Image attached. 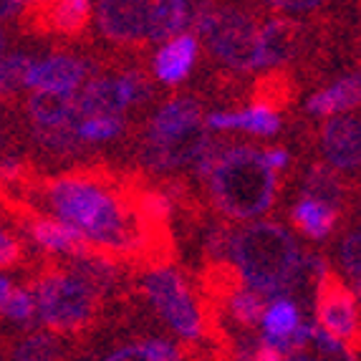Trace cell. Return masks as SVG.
Here are the masks:
<instances>
[{
    "instance_id": "d4e9b609",
    "label": "cell",
    "mask_w": 361,
    "mask_h": 361,
    "mask_svg": "<svg viewBox=\"0 0 361 361\" xmlns=\"http://www.w3.org/2000/svg\"><path fill=\"white\" fill-rule=\"evenodd\" d=\"M33 137L36 142L51 154L59 157H71V154H81L86 147V142L76 134L73 127V114L68 121L63 124H56V127H33Z\"/></svg>"
},
{
    "instance_id": "4fadbf2b",
    "label": "cell",
    "mask_w": 361,
    "mask_h": 361,
    "mask_svg": "<svg viewBox=\"0 0 361 361\" xmlns=\"http://www.w3.org/2000/svg\"><path fill=\"white\" fill-rule=\"evenodd\" d=\"M303 46V25L288 18H271L258 30V68H283Z\"/></svg>"
},
{
    "instance_id": "ab89813d",
    "label": "cell",
    "mask_w": 361,
    "mask_h": 361,
    "mask_svg": "<svg viewBox=\"0 0 361 361\" xmlns=\"http://www.w3.org/2000/svg\"><path fill=\"white\" fill-rule=\"evenodd\" d=\"M8 290H11V283H8L6 278H0V306H3V301H6Z\"/></svg>"
},
{
    "instance_id": "7bdbcfd3",
    "label": "cell",
    "mask_w": 361,
    "mask_h": 361,
    "mask_svg": "<svg viewBox=\"0 0 361 361\" xmlns=\"http://www.w3.org/2000/svg\"><path fill=\"white\" fill-rule=\"evenodd\" d=\"M6 240H8V235L3 233V230H0V245H3V243H6Z\"/></svg>"
},
{
    "instance_id": "d6a6232c",
    "label": "cell",
    "mask_w": 361,
    "mask_h": 361,
    "mask_svg": "<svg viewBox=\"0 0 361 361\" xmlns=\"http://www.w3.org/2000/svg\"><path fill=\"white\" fill-rule=\"evenodd\" d=\"M175 3H177V8H180L182 28H185V33L195 36V30H197L200 20L210 13L212 0H175Z\"/></svg>"
},
{
    "instance_id": "d590c367",
    "label": "cell",
    "mask_w": 361,
    "mask_h": 361,
    "mask_svg": "<svg viewBox=\"0 0 361 361\" xmlns=\"http://www.w3.org/2000/svg\"><path fill=\"white\" fill-rule=\"evenodd\" d=\"M106 361H159V359H154V356L147 351L145 343H142V346H127V349L114 351Z\"/></svg>"
},
{
    "instance_id": "8fae6325",
    "label": "cell",
    "mask_w": 361,
    "mask_h": 361,
    "mask_svg": "<svg viewBox=\"0 0 361 361\" xmlns=\"http://www.w3.org/2000/svg\"><path fill=\"white\" fill-rule=\"evenodd\" d=\"M16 220L28 230V235L38 245L51 250V253H66V255H71V258H84V255L94 253V247L89 245V240H86L78 230H73L71 225H66V223H61V220H51V217H46L43 212L33 210L30 202L25 205V210L20 212Z\"/></svg>"
},
{
    "instance_id": "f546056e",
    "label": "cell",
    "mask_w": 361,
    "mask_h": 361,
    "mask_svg": "<svg viewBox=\"0 0 361 361\" xmlns=\"http://www.w3.org/2000/svg\"><path fill=\"white\" fill-rule=\"evenodd\" d=\"M0 311H3L6 319L16 321V324H28L33 319V313H36V298L25 288H11Z\"/></svg>"
},
{
    "instance_id": "603a6c76",
    "label": "cell",
    "mask_w": 361,
    "mask_h": 361,
    "mask_svg": "<svg viewBox=\"0 0 361 361\" xmlns=\"http://www.w3.org/2000/svg\"><path fill=\"white\" fill-rule=\"evenodd\" d=\"M306 197L319 200L324 205L341 212L346 207V187L329 164H313L306 177Z\"/></svg>"
},
{
    "instance_id": "74e56055",
    "label": "cell",
    "mask_w": 361,
    "mask_h": 361,
    "mask_svg": "<svg viewBox=\"0 0 361 361\" xmlns=\"http://www.w3.org/2000/svg\"><path fill=\"white\" fill-rule=\"evenodd\" d=\"M253 361H288V356H286L281 349H276V346L263 341L253 349Z\"/></svg>"
},
{
    "instance_id": "44dd1931",
    "label": "cell",
    "mask_w": 361,
    "mask_h": 361,
    "mask_svg": "<svg viewBox=\"0 0 361 361\" xmlns=\"http://www.w3.org/2000/svg\"><path fill=\"white\" fill-rule=\"evenodd\" d=\"M338 217H341V212H336L334 207L324 205V202L311 200V197H303L301 202L293 207V212H290L293 225L301 230L306 238H311V240H324V238H329V235L334 233V228H336Z\"/></svg>"
},
{
    "instance_id": "2e32d148",
    "label": "cell",
    "mask_w": 361,
    "mask_h": 361,
    "mask_svg": "<svg viewBox=\"0 0 361 361\" xmlns=\"http://www.w3.org/2000/svg\"><path fill=\"white\" fill-rule=\"evenodd\" d=\"M205 127L215 129V132L243 129V132L258 134V137H273L281 129V116L263 106H250L245 111H212L207 114Z\"/></svg>"
},
{
    "instance_id": "e575fe53",
    "label": "cell",
    "mask_w": 361,
    "mask_h": 361,
    "mask_svg": "<svg viewBox=\"0 0 361 361\" xmlns=\"http://www.w3.org/2000/svg\"><path fill=\"white\" fill-rule=\"evenodd\" d=\"M20 258H23V245H20L16 238H11V235H8V240L0 245V271L18 265Z\"/></svg>"
},
{
    "instance_id": "8d00e7d4",
    "label": "cell",
    "mask_w": 361,
    "mask_h": 361,
    "mask_svg": "<svg viewBox=\"0 0 361 361\" xmlns=\"http://www.w3.org/2000/svg\"><path fill=\"white\" fill-rule=\"evenodd\" d=\"M263 154V162L268 164V167L273 169V172H283L286 167H288V162H290V157H288V152L286 149H265V152H260Z\"/></svg>"
},
{
    "instance_id": "d6986e66",
    "label": "cell",
    "mask_w": 361,
    "mask_h": 361,
    "mask_svg": "<svg viewBox=\"0 0 361 361\" xmlns=\"http://www.w3.org/2000/svg\"><path fill=\"white\" fill-rule=\"evenodd\" d=\"M76 94L71 91L36 89L28 97V114L36 121V127H56L71 119Z\"/></svg>"
},
{
    "instance_id": "7402d4cb",
    "label": "cell",
    "mask_w": 361,
    "mask_h": 361,
    "mask_svg": "<svg viewBox=\"0 0 361 361\" xmlns=\"http://www.w3.org/2000/svg\"><path fill=\"white\" fill-rule=\"evenodd\" d=\"M202 102L195 97H175L172 102L164 104L157 116L152 119L149 129L147 134H167V132H175L180 127H187V124H192V121H202Z\"/></svg>"
},
{
    "instance_id": "e0dca14e",
    "label": "cell",
    "mask_w": 361,
    "mask_h": 361,
    "mask_svg": "<svg viewBox=\"0 0 361 361\" xmlns=\"http://www.w3.org/2000/svg\"><path fill=\"white\" fill-rule=\"evenodd\" d=\"M359 97H361V81L359 73H351V76H341L336 84H331L329 89L319 91L308 99L306 109L311 116H331L346 114L349 109L359 106Z\"/></svg>"
},
{
    "instance_id": "4dcf8cb0",
    "label": "cell",
    "mask_w": 361,
    "mask_h": 361,
    "mask_svg": "<svg viewBox=\"0 0 361 361\" xmlns=\"http://www.w3.org/2000/svg\"><path fill=\"white\" fill-rule=\"evenodd\" d=\"M36 177V169L30 167V162L18 159V157H3L0 159V185H20L25 187Z\"/></svg>"
},
{
    "instance_id": "1f68e13d",
    "label": "cell",
    "mask_w": 361,
    "mask_h": 361,
    "mask_svg": "<svg viewBox=\"0 0 361 361\" xmlns=\"http://www.w3.org/2000/svg\"><path fill=\"white\" fill-rule=\"evenodd\" d=\"M341 263L346 268V273L351 276L354 290L359 293V281H361V253H359V233L351 230V235L343 238L341 245Z\"/></svg>"
},
{
    "instance_id": "9a60e30c",
    "label": "cell",
    "mask_w": 361,
    "mask_h": 361,
    "mask_svg": "<svg viewBox=\"0 0 361 361\" xmlns=\"http://www.w3.org/2000/svg\"><path fill=\"white\" fill-rule=\"evenodd\" d=\"M197 38L190 33H180V36L169 38L162 43L159 54L154 56V73L162 84H180L185 81L187 73L192 71L195 59H197Z\"/></svg>"
},
{
    "instance_id": "8992f818",
    "label": "cell",
    "mask_w": 361,
    "mask_h": 361,
    "mask_svg": "<svg viewBox=\"0 0 361 361\" xmlns=\"http://www.w3.org/2000/svg\"><path fill=\"white\" fill-rule=\"evenodd\" d=\"M145 290L167 321L182 338L197 341L202 336V313L187 288L182 273L172 268H154L145 276Z\"/></svg>"
},
{
    "instance_id": "52a82bcc",
    "label": "cell",
    "mask_w": 361,
    "mask_h": 361,
    "mask_svg": "<svg viewBox=\"0 0 361 361\" xmlns=\"http://www.w3.org/2000/svg\"><path fill=\"white\" fill-rule=\"evenodd\" d=\"M316 313L319 329L334 336L346 349L359 343V293L349 290L346 281L334 268H326L316 281Z\"/></svg>"
},
{
    "instance_id": "f35d334b",
    "label": "cell",
    "mask_w": 361,
    "mask_h": 361,
    "mask_svg": "<svg viewBox=\"0 0 361 361\" xmlns=\"http://www.w3.org/2000/svg\"><path fill=\"white\" fill-rule=\"evenodd\" d=\"M20 8V0H0V20L13 18Z\"/></svg>"
},
{
    "instance_id": "5bb4252c",
    "label": "cell",
    "mask_w": 361,
    "mask_h": 361,
    "mask_svg": "<svg viewBox=\"0 0 361 361\" xmlns=\"http://www.w3.org/2000/svg\"><path fill=\"white\" fill-rule=\"evenodd\" d=\"M89 76V66L76 56L56 54L51 59L33 63L28 71L25 86L30 89H54V91H76Z\"/></svg>"
},
{
    "instance_id": "ac0fdd59",
    "label": "cell",
    "mask_w": 361,
    "mask_h": 361,
    "mask_svg": "<svg viewBox=\"0 0 361 361\" xmlns=\"http://www.w3.org/2000/svg\"><path fill=\"white\" fill-rule=\"evenodd\" d=\"M295 94H298V84L286 68H271V71L260 76L250 89V102L253 106L271 109V111H281L293 104Z\"/></svg>"
},
{
    "instance_id": "b9f144b4",
    "label": "cell",
    "mask_w": 361,
    "mask_h": 361,
    "mask_svg": "<svg viewBox=\"0 0 361 361\" xmlns=\"http://www.w3.org/2000/svg\"><path fill=\"white\" fill-rule=\"evenodd\" d=\"M3 51H6V33L0 30V59H3Z\"/></svg>"
},
{
    "instance_id": "7a4b0ae2",
    "label": "cell",
    "mask_w": 361,
    "mask_h": 361,
    "mask_svg": "<svg viewBox=\"0 0 361 361\" xmlns=\"http://www.w3.org/2000/svg\"><path fill=\"white\" fill-rule=\"evenodd\" d=\"M207 187L212 205L225 220H250L273 207L278 177L253 147H225Z\"/></svg>"
},
{
    "instance_id": "30bf717a",
    "label": "cell",
    "mask_w": 361,
    "mask_h": 361,
    "mask_svg": "<svg viewBox=\"0 0 361 361\" xmlns=\"http://www.w3.org/2000/svg\"><path fill=\"white\" fill-rule=\"evenodd\" d=\"M152 0H99L97 20L104 41L116 49H145Z\"/></svg>"
},
{
    "instance_id": "ba28073f",
    "label": "cell",
    "mask_w": 361,
    "mask_h": 361,
    "mask_svg": "<svg viewBox=\"0 0 361 361\" xmlns=\"http://www.w3.org/2000/svg\"><path fill=\"white\" fill-rule=\"evenodd\" d=\"M207 145H210V137H207L205 119L192 121L167 134H145L139 162L152 172H167V169L195 162Z\"/></svg>"
},
{
    "instance_id": "5b68a950",
    "label": "cell",
    "mask_w": 361,
    "mask_h": 361,
    "mask_svg": "<svg viewBox=\"0 0 361 361\" xmlns=\"http://www.w3.org/2000/svg\"><path fill=\"white\" fill-rule=\"evenodd\" d=\"M149 99V78L142 71H127L119 78H94L73 102V121L91 116H121L132 104H145Z\"/></svg>"
},
{
    "instance_id": "cb8c5ba5",
    "label": "cell",
    "mask_w": 361,
    "mask_h": 361,
    "mask_svg": "<svg viewBox=\"0 0 361 361\" xmlns=\"http://www.w3.org/2000/svg\"><path fill=\"white\" fill-rule=\"evenodd\" d=\"M180 33H185V28H182V16L175 0H152L147 43H167Z\"/></svg>"
},
{
    "instance_id": "4316f807",
    "label": "cell",
    "mask_w": 361,
    "mask_h": 361,
    "mask_svg": "<svg viewBox=\"0 0 361 361\" xmlns=\"http://www.w3.org/2000/svg\"><path fill=\"white\" fill-rule=\"evenodd\" d=\"M73 127L84 142H106L124 132V121L121 116H91L84 121H73Z\"/></svg>"
},
{
    "instance_id": "7c38bea8",
    "label": "cell",
    "mask_w": 361,
    "mask_h": 361,
    "mask_svg": "<svg viewBox=\"0 0 361 361\" xmlns=\"http://www.w3.org/2000/svg\"><path fill=\"white\" fill-rule=\"evenodd\" d=\"M324 154L338 172H356L361 159V124L356 114L331 116L321 129Z\"/></svg>"
},
{
    "instance_id": "83f0119b",
    "label": "cell",
    "mask_w": 361,
    "mask_h": 361,
    "mask_svg": "<svg viewBox=\"0 0 361 361\" xmlns=\"http://www.w3.org/2000/svg\"><path fill=\"white\" fill-rule=\"evenodd\" d=\"M230 316L243 326H253L263 319V295L253 293V290H235L228 298Z\"/></svg>"
},
{
    "instance_id": "60d3db41",
    "label": "cell",
    "mask_w": 361,
    "mask_h": 361,
    "mask_svg": "<svg viewBox=\"0 0 361 361\" xmlns=\"http://www.w3.org/2000/svg\"><path fill=\"white\" fill-rule=\"evenodd\" d=\"M43 0H23V8H36V6H41Z\"/></svg>"
},
{
    "instance_id": "3957f363",
    "label": "cell",
    "mask_w": 361,
    "mask_h": 361,
    "mask_svg": "<svg viewBox=\"0 0 361 361\" xmlns=\"http://www.w3.org/2000/svg\"><path fill=\"white\" fill-rule=\"evenodd\" d=\"M258 20L238 6L210 8L200 20L197 33L207 54L225 68L247 73L258 68Z\"/></svg>"
},
{
    "instance_id": "484cf974",
    "label": "cell",
    "mask_w": 361,
    "mask_h": 361,
    "mask_svg": "<svg viewBox=\"0 0 361 361\" xmlns=\"http://www.w3.org/2000/svg\"><path fill=\"white\" fill-rule=\"evenodd\" d=\"M30 66H33V59L28 54H11L0 59V99H8L23 89Z\"/></svg>"
},
{
    "instance_id": "836d02e7",
    "label": "cell",
    "mask_w": 361,
    "mask_h": 361,
    "mask_svg": "<svg viewBox=\"0 0 361 361\" xmlns=\"http://www.w3.org/2000/svg\"><path fill=\"white\" fill-rule=\"evenodd\" d=\"M260 3L281 13H311L324 6L326 0H260Z\"/></svg>"
},
{
    "instance_id": "9c48e42d",
    "label": "cell",
    "mask_w": 361,
    "mask_h": 361,
    "mask_svg": "<svg viewBox=\"0 0 361 361\" xmlns=\"http://www.w3.org/2000/svg\"><path fill=\"white\" fill-rule=\"evenodd\" d=\"M20 25L30 36L78 41L89 33L91 0H43L36 8H23Z\"/></svg>"
},
{
    "instance_id": "ffe728a7",
    "label": "cell",
    "mask_w": 361,
    "mask_h": 361,
    "mask_svg": "<svg viewBox=\"0 0 361 361\" xmlns=\"http://www.w3.org/2000/svg\"><path fill=\"white\" fill-rule=\"evenodd\" d=\"M263 329H265V343H271L276 349L286 354L288 351V338L290 334L298 329V306L290 301L288 295L273 298V303L263 311Z\"/></svg>"
},
{
    "instance_id": "277c9868",
    "label": "cell",
    "mask_w": 361,
    "mask_h": 361,
    "mask_svg": "<svg viewBox=\"0 0 361 361\" xmlns=\"http://www.w3.org/2000/svg\"><path fill=\"white\" fill-rule=\"evenodd\" d=\"M36 306L51 331L73 334L86 329V324L94 319L97 295L76 276L49 268L36 281Z\"/></svg>"
},
{
    "instance_id": "6da1fadb",
    "label": "cell",
    "mask_w": 361,
    "mask_h": 361,
    "mask_svg": "<svg viewBox=\"0 0 361 361\" xmlns=\"http://www.w3.org/2000/svg\"><path fill=\"white\" fill-rule=\"evenodd\" d=\"M230 253L247 288L273 298L288 293L303 258L293 235L278 223H253L233 233Z\"/></svg>"
},
{
    "instance_id": "f1b7e54d",
    "label": "cell",
    "mask_w": 361,
    "mask_h": 361,
    "mask_svg": "<svg viewBox=\"0 0 361 361\" xmlns=\"http://www.w3.org/2000/svg\"><path fill=\"white\" fill-rule=\"evenodd\" d=\"M61 346L54 336L33 334L16 349V361H59Z\"/></svg>"
}]
</instances>
